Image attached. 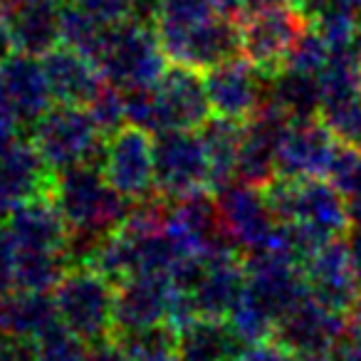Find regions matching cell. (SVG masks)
<instances>
[{
	"mask_svg": "<svg viewBox=\"0 0 361 361\" xmlns=\"http://www.w3.org/2000/svg\"><path fill=\"white\" fill-rule=\"evenodd\" d=\"M156 35L171 65L206 72L240 55V32L213 0H159Z\"/></svg>",
	"mask_w": 361,
	"mask_h": 361,
	"instance_id": "6da1fadb",
	"label": "cell"
},
{
	"mask_svg": "<svg viewBox=\"0 0 361 361\" xmlns=\"http://www.w3.org/2000/svg\"><path fill=\"white\" fill-rule=\"evenodd\" d=\"M50 196L72 233V260L82 265L92 245L126 221L134 203L124 198L99 164H85L52 173Z\"/></svg>",
	"mask_w": 361,
	"mask_h": 361,
	"instance_id": "7a4b0ae2",
	"label": "cell"
},
{
	"mask_svg": "<svg viewBox=\"0 0 361 361\" xmlns=\"http://www.w3.org/2000/svg\"><path fill=\"white\" fill-rule=\"evenodd\" d=\"M265 196L277 223L292 226L319 247L336 238H346L351 228L349 198L329 178H280L265 186Z\"/></svg>",
	"mask_w": 361,
	"mask_h": 361,
	"instance_id": "3957f363",
	"label": "cell"
},
{
	"mask_svg": "<svg viewBox=\"0 0 361 361\" xmlns=\"http://www.w3.org/2000/svg\"><path fill=\"white\" fill-rule=\"evenodd\" d=\"M94 62L99 65L104 80L121 92L151 90L171 65L156 27L139 20L106 25L104 37L94 52Z\"/></svg>",
	"mask_w": 361,
	"mask_h": 361,
	"instance_id": "277c9868",
	"label": "cell"
},
{
	"mask_svg": "<svg viewBox=\"0 0 361 361\" xmlns=\"http://www.w3.org/2000/svg\"><path fill=\"white\" fill-rule=\"evenodd\" d=\"M240 55L262 77H275L285 70L295 45L314 23L297 3L255 8L238 18Z\"/></svg>",
	"mask_w": 361,
	"mask_h": 361,
	"instance_id": "5b68a950",
	"label": "cell"
},
{
	"mask_svg": "<svg viewBox=\"0 0 361 361\" xmlns=\"http://www.w3.org/2000/svg\"><path fill=\"white\" fill-rule=\"evenodd\" d=\"M104 139L87 106L52 104L32 124V144L52 173L85 164H99Z\"/></svg>",
	"mask_w": 361,
	"mask_h": 361,
	"instance_id": "8992f818",
	"label": "cell"
},
{
	"mask_svg": "<svg viewBox=\"0 0 361 361\" xmlns=\"http://www.w3.org/2000/svg\"><path fill=\"white\" fill-rule=\"evenodd\" d=\"M114 290L94 267L72 265L52 290L60 322L87 344L114 336Z\"/></svg>",
	"mask_w": 361,
	"mask_h": 361,
	"instance_id": "52a82bcc",
	"label": "cell"
},
{
	"mask_svg": "<svg viewBox=\"0 0 361 361\" xmlns=\"http://www.w3.org/2000/svg\"><path fill=\"white\" fill-rule=\"evenodd\" d=\"M349 334L351 322L346 312L307 295L280 317L272 339L287 346L300 361H334Z\"/></svg>",
	"mask_w": 361,
	"mask_h": 361,
	"instance_id": "ba28073f",
	"label": "cell"
},
{
	"mask_svg": "<svg viewBox=\"0 0 361 361\" xmlns=\"http://www.w3.org/2000/svg\"><path fill=\"white\" fill-rule=\"evenodd\" d=\"M156 193L169 201L213 191L211 159L198 129H173L154 134Z\"/></svg>",
	"mask_w": 361,
	"mask_h": 361,
	"instance_id": "9c48e42d",
	"label": "cell"
},
{
	"mask_svg": "<svg viewBox=\"0 0 361 361\" xmlns=\"http://www.w3.org/2000/svg\"><path fill=\"white\" fill-rule=\"evenodd\" d=\"M99 166L106 180L131 203L156 196L154 134L124 124L104 139Z\"/></svg>",
	"mask_w": 361,
	"mask_h": 361,
	"instance_id": "30bf717a",
	"label": "cell"
},
{
	"mask_svg": "<svg viewBox=\"0 0 361 361\" xmlns=\"http://www.w3.org/2000/svg\"><path fill=\"white\" fill-rule=\"evenodd\" d=\"M151 94V134L173 129H201L213 116L203 72L183 65H169Z\"/></svg>",
	"mask_w": 361,
	"mask_h": 361,
	"instance_id": "8fae6325",
	"label": "cell"
},
{
	"mask_svg": "<svg viewBox=\"0 0 361 361\" xmlns=\"http://www.w3.org/2000/svg\"><path fill=\"white\" fill-rule=\"evenodd\" d=\"M341 141L319 116L290 119L277 146L280 178H329Z\"/></svg>",
	"mask_w": 361,
	"mask_h": 361,
	"instance_id": "7c38bea8",
	"label": "cell"
},
{
	"mask_svg": "<svg viewBox=\"0 0 361 361\" xmlns=\"http://www.w3.org/2000/svg\"><path fill=\"white\" fill-rule=\"evenodd\" d=\"M221 231L231 245L245 255L270 240L277 228V218L267 203L265 188L233 180L216 191Z\"/></svg>",
	"mask_w": 361,
	"mask_h": 361,
	"instance_id": "4fadbf2b",
	"label": "cell"
},
{
	"mask_svg": "<svg viewBox=\"0 0 361 361\" xmlns=\"http://www.w3.org/2000/svg\"><path fill=\"white\" fill-rule=\"evenodd\" d=\"M176 287L169 275H131L114 290V336L171 324Z\"/></svg>",
	"mask_w": 361,
	"mask_h": 361,
	"instance_id": "5bb4252c",
	"label": "cell"
},
{
	"mask_svg": "<svg viewBox=\"0 0 361 361\" xmlns=\"http://www.w3.org/2000/svg\"><path fill=\"white\" fill-rule=\"evenodd\" d=\"M203 82L216 116L247 121L267 102V77H262L243 55L206 70Z\"/></svg>",
	"mask_w": 361,
	"mask_h": 361,
	"instance_id": "9a60e30c",
	"label": "cell"
},
{
	"mask_svg": "<svg viewBox=\"0 0 361 361\" xmlns=\"http://www.w3.org/2000/svg\"><path fill=\"white\" fill-rule=\"evenodd\" d=\"M310 295L349 314L361 295V277L346 238H336L319 245L302 265Z\"/></svg>",
	"mask_w": 361,
	"mask_h": 361,
	"instance_id": "2e32d148",
	"label": "cell"
},
{
	"mask_svg": "<svg viewBox=\"0 0 361 361\" xmlns=\"http://www.w3.org/2000/svg\"><path fill=\"white\" fill-rule=\"evenodd\" d=\"M290 116L277 109L270 99L243 121V139L238 151L235 180L265 188L277 178V146Z\"/></svg>",
	"mask_w": 361,
	"mask_h": 361,
	"instance_id": "e0dca14e",
	"label": "cell"
},
{
	"mask_svg": "<svg viewBox=\"0 0 361 361\" xmlns=\"http://www.w3.org/2000/svg\"><path fill=\"white\" fill-rule=\"evenodd\" d=\"M18 250H62L72 255V233L50 193L20 203L3 221Z\"/></svg>",
	"mask_w": 361,
	"mask_h": 361,
	"instance_id": "ac0fdd59",
	"label": "cell"
},
{
	"mask_svg": "<svg viewBox=\"0 0 361 361\" xmlns=\"http://www.w3.org/2000/svg\"><path fill=\"white\" fill-rule=\"evenodd\" d=\"M0 80L8 111L20 121V126H32L55 102L40 57L13 52L0 62Z\"/></svg>",
	"mask_w": 361,
	"mask_h": 361,
	"instance_id": "d6986e66",
	"label": "cell"
},
{
	"mask_svg": "<svg viewBox=\"0 0 361 361\" xmlns=\"http://www.w3.org/2000/svg\"><path fill=\"white\" fill-rule=\"evenodd\" d=\"M52 186V171L40 159L35 144L18 139L0 154V221H6L20 203L45 196Z\"/></svg>",
	"mask_w": 361,
	"mask_h": 361,
	"instance_id": "ffe728a7",
	"label": "cell"
},
{
	"mask_svg": "<svg viewBox=\"0 0 361 361\" xmlns=\"http://www.w3.org/2000/svg\"><path fill=\"white\" fill-rule=\"evenodd\" d=\"M40 60L50 82L52 99L57 104L87 106L106 85L99 65L70 45H57Z\"/></svg>",
	"mask_w": 361,
	"mask_h": 361,
	"instance_id": "44dd1931",
	"label": "cell"
},
{
	"mask_svg": "<svg viewBox=\"0 0 361 361\" xmlns=\"http://www.w3.org/2000/svg\"><path fill=\"white\" fill-rule=\"evenodd\" d=\"M62 3L65 0H35L3 13L16 52L45 57L62 45Z\"/></svg>",
	"mask_w": 361,
	"mask_h": 361,
	"instance_id": "7402d4cb",
	"label": "cell"
},
{
	"mask_svg": "<svg viewBox=\"0 0 361 361\" xmlns=\"http://www.w3.org/2000/svg\"><path fill=\"white\" fill-rule=\"evenodd\" d=\"M55 324H60V314L52 292L16 290L0 300V326L16 339L35 341Z\"/></svg>",
	"mask_w": 361,
	"mask_h": 361,
	"instance_id": "603a6c76",
	"label": "cell"
},
{
	"mask_svg": "<svg viewBox=\"0 0 361 361\" xmlns=\"http://www.w3.org/2000/svg\"><path fill=\"white\" fill-rule=\"evenodd\" d=\"M176 331V361H233L243 346L228 319H196Z\"/></svg>",
	"mask_w": 361,
	"mask_h": 361,
	"instance_id": "cb8c5ba5",
	"label": "cell"
},
{
	"mask_svg": "<svg viewBox=\"0 0 361 361\" xmlns=\"http://www.w3.org/2000/svg\"><path fill=\"white\" fill-rule=\"evenodd\" d=\"M198 131H201L203 141H206L208 159H211L213 191H218V188L228 186V183L235 180L238 151H240V139H243V121L213 114Z\"/></svg>",
	"mask_w": 361,
	"mask_h": 361,
	"instance_id": "d4e9b609",
	"label": "cell"
},
{
	"mask_svg": "<svg viewBox=\"0 0 361 361\" xmlns=\"http://www.w3.org/2000/svg\"><path fill=\"white\" fill-rule=\"evenodd\" d=\"M267 99L285 111L290 119L317 116L322 104V87L317 75L282 70L267 80Z\"/></svg>",
	"mask_w": 361,
	"mask_h": 361,
	"instance_id": "484cf974",
	"label": "cell"
},
{
	"mask_svg": "<svg viewBox=\"0 0 361 361\" xmlns=\"http://www.w3.org/2000/svg\"><path fill=\"white\" fill-rule=\"evenodd\" d=\"M72 265L70 252L18 250V290L52 292Z\"/></svg>",
	"mask_w": 361,
	"mask_h": 361,
	"instance_id": "4316f807",
	"label": "cell"
},
{
	"mask_svg": "<svg viewBox=\"0 0 361 361\" xmlns=\"http://www.w3.org/2000/svg\"><path fill=\"white\" fill-rule=\"evenodd\" d=\"M319 116L329 131L346 146H361V92L326 97L319 104Z\"/></svg>",
	"mask_w": 361,
	"mask_h": 361,
	"instance_id": "83f0119b",
	"label": "cell"
},
{
	"mask_svg": "<svg viewBox=\"0 0 361 361\" xmlns=\"http://www.w3.org/2000/svg\"><path fill=\"white\" fill-rule=\"evenodd\" d=\"M116 339L124 349L126 361H176L178 331L171 324L134 331V334L116 336Z\"/></svg>",
	"mask_w": 361,
	"mask_h": 361,
	"instance_id": "f1b7e54d",
	"label": "cell"
},
{
	"mask_svg": "<svg viewBox=\"0 0 361 361\" xmlns=\"http://www.w3.org/2000/svg\"><path fill=\"white\" fill-rule=\"evenodd\" d=\"M106 25L82 11L80 6L65 0L62 3V45H70L75 50L85 52L94 60V52L99 47L102 37H104Z\"/></svg>",
	"mask_w": 361,
	"mask_h": 361,
	"instance_id": "f546056e",
	"label": "cell"
},
{
	"mask_svg": "<svg viewBox=\"0 0 361 361\" xmlns=\"http://www.w3.org/2000/svg\"><path fill=\"white\" fill-rule=\"evenodd\" d=\"M87 349L90 344L60 322L32 341V361H85Z\"/></svg>",
	"mask_w": 361,
	"mask_h": 361,
	"instance_id": "4dcf8cb0",
	"label": "cell"
},
{
	"mask_svg": "<svg viewBox=\"0 0 361 361\" xmlns=\"http://www.w3.org/2000/svg\"><path fill=\"white\" fill-rule=\"evenodd\" d=\"M87 109H90L92 119L97 121V126H99L104 136L114 134L116 129H121L126 124V94L119 87L109 85V82L87 104Z\"/></svg>",
	"mask_w": 361,
	"mask_h": 361,
	"instance_id": "1f68e13d",
	"label": "cell"
},
{
	"mask_svg": "<svg viewBox=\"0 0 361 361\" xmlns=\"http://www.w3.org/2000/svg\"><path fill=\"white\" fill-rule=\"evenodd\" d=\"M329 42L322 37V32L317 30L314 25L302 35V40L295 45L292 50L290 60H287L285 70H297V72H305V75H317L326 67L329 62Z\"/></svg>",
	"mask_w": 361,
	"mask_h": 361,
	"instance_id": "d6a6232c",
	"label": "cell"
},
{
	"mask_svg": "<svg viewBox=\"0 0 361 361\" xmlns=\"http://www.w3.org/2000/svg\"><path fill=\"white\" fill-rule=\"evenodd\" d=\"M329 180L349 201L361 198V146H341L331 166Z\"/></svg>",
	"mask_w": 361,
	"mask_h": 361,
	"instance_id": "836d02e7",
	"label": "cell"
},
{
	"mask_svg": "<svg viewBox=\"0 0 361 361\" xmlns=\"http://www.w3.org/2000/svg\"><path fill=\"white\" fill-rule=\"evenodd\" d=\"M70 3L87 11L102 25H116V23L131 20V13H134V0H70Z\"/></svg>",
	"mask_w": 361,
	"mask_h": 361,
	"instance_id": "e575fe53",
	"label": "cell"
},
{
	"mask_svg": "<svg viewBox=\"0 0 361 361\" xmlns=\"http://www.w3.org/2000/svg\"><path fill=\"white\" fill-rule=\"evenodd\" d=\"M18 290V247L13 238L0 228V300Z\"/></svg>",
	"mask_w": 361,
	"mask_h": 361,
	"instance_id": "d590c367",
	"label": "cell"
},
{
	"mask_svg": "<svg viewBox=\"0 0 361 361\" xmlns=\"http://www.w3.org/2000/svg\"><path fill=\"white\" fill-rule=\"evenodd\" d=\"M233 361H300L287 346L277 339H262L252 344H243L240 351L233 356Z\"/></svg>",
	"mask_w": 361,
	"mask_h": 361,
	"instance_id": "8d00e7d4",
	"label": "cell"
},
{
	"mask_svg": "<svg viewBox=\"0 0 361 361\" xmlns=\"http://www.w3.org/2000/svg\"><path fill=\"white\" fill-rule=\"evenodd\" d=\"M0 361H32V341L16 339L0 326Z\"/></svg>",
	"mask_w": 361,
	"mask_h": 361,
	"instance_id": "74e56055",
	"label": "cell"
},
{
	"mask_svg": "<svg viewBox=\"0 0 361 361\" xmlns=\"http://www.w3.org/2000/svg\"><path fill=\"white\" fill-rule=\"evenodd\" d=\"M85 361H126V354H124V349H121L119 339H116V336H109V339H102V341L90 344Z\"/></svg>",
	"mask_w": 361,
	"mask_h": 361,
	"instance_id": "f35d334b",
	"label": "cell"
},
{
	"mask_svg": "<svg viewBox=\"0 0 361 361\" xmlns=\"http://www.w3.org/2000/svg\"><path fill=\"white\" fill-rule=\"evenodd\" d=\"M349 206H351V228L346 233V240H349L351 255H354L356 272L361 277V198L359 201H349Z\"/></svg>",
	"mask_w": 361,
	"mask_h": 361,
	"instance_id": "ab89813d",
	"label": "cell"
},
{
	"mask_svg": "<svg viewBox=\"0 0 361 361\" xmlns=\"http://www.w3.org/2000/svg\"><path fill=\"white\" fill-rule=\"evenodd\" d=\"M18 129H20V121L13 114H8V111H0V154L8 151L20 139V131Z\"/></svg>",
	"mask_w": 361,
	"mask_h": 361,
	"instance_id": "60d3db41",
	"label": "cell"
},
{
	"mask_svg": "<svg viewBox=\"0 0 361 361\" xmlns=\"http://www.w3.org/2000/svg\"><path fill=\"white\" fill-rule=\"evenodd\" d=\"M334 361H361V334H349L344 349L336 354Z\"/></svg>",
	"mask_w": 361,
	"mask_h": 361,
	"instance_id": "b9f144b4",
	"label": "cell"
},
{
	"mask_svg": "<svg viewBox=\"0 0 361 361\" xmlns=\"http://www.w3.org/2000/svg\"><path fill=\"white\" fill-rule=\"evenodd\" d=\"M213 3H216V8L223 16L233 18V20H238L247 11V0H213Z\"/></svg>",
	"mask_w": 361,
	"mask_h": 361,
	"instance_id": "7bdbcfd3",
	"label": "cell"
},
{
	"mask_svg": "<svg viewBox=\"0 0 361 361\" xmlns=\"http://www.w3.org/2000/svg\"><path fill=\"white\" fill-rule=\"evenodd\" d=\"M349 322H351V334H361V295L354 302V307H351Z\"/></svg>",
	"mask_w": 361,
	"mask_h": 361,
	"instance_id": "ee69618b",
	"label": "cell"
},
{
	"mask_svg": "<svg viewBox=\"0 0 361 361\" xmlns=\"http://www.w3.org/2000/svg\"><path fill=\"white\" fill-rule=\"evenodd\" d=\"M27 3H35V0H0V13H11L20 6H27Z\"/></svg>",
	"mask_w": 361,
	"mask_h": 361,
	"instance_id": "f6af8a7d",
	"label": "cell"
},
{
	"mask_svg": "<svg viewBox=\"0 0 361 361\" xmlns=\"http://www.w3.org/2000/svg\"><path fill=\"white\" fill-rule=\"evenodd\" d=\"M354 11H356V16L361 18V0H354Z\"/></svg>",
	"mask_w": 361,
	"mask_h": 361,
	"instance_id": "bcb514c9",
	"label": "cell"
},
{
	"mask_svg": "<svg viewBox=\"0 0 361 361\" xmlns=\"http://www.w3.org/2000/svg\"><path fill=\"white\" fill-rule=\"evenodd\" d=\"M0 226H3V221H0Z\"/></svg>",
	"mask_w": 361,
	"mask_h": 361,
	"instance_id": "7dc6e473",
	"label": "cell"
}]
</instances>
